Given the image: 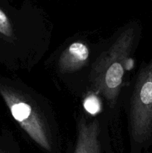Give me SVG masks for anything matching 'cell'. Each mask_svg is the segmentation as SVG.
<instances>
[{"instance_id":"5b68a950","label":"cell","mask_w":152,"mask_h":153,"mask_svg":"<svg viewBox=\"0 0 152 153\" xmlns=\"http://www.w3.org/2000/svg\"><path fill=\"white\" fill-rule=\"evenodd\" d=\"M88 41L80 38L68 42L60 50L54 62L55 73L63 84L67 85L70 78H78L79 87L83 85L82 95H84L91 64L98 53L94 55Z\"/></svg>"},{"instance_id":"8992f818","label":"cell","mask_w":152,"mask_h":153,"mask_svg":"<svg viewBox=\"0 0 152 153\" xmlns=\"http://www.w3.org/2000/svg\"><path fill=\"white\" fill-rule=\"evenodd\" d=\"M83 108L88 114L92 116L98 114L101 110V101L99 100V97L93 94H86L83 102Z\"/></svg>"},{"instance_id":"7a4b0ae2","label":"cell","mask_w":152,"mask_h":153,"mask_svg":"<svg viewBox=\"0 0 152 153\" xmlns=\"http://www.w3.org/2000/svg\"><path fill=\"white\" fill-rule=\"evenodd\" d=\"M0 96L30 140L44 153H61V127L47 97L19 79L1 78Z\"/></svg>"},{"instance_id":"277c9868","label":"cell","mask_w":152,"mask_h":153,"mask_svg":"<svg viewBox=\"0 0 152 153\" xmlns=\"http://www.w3.org/2000/svg\"><path fill=\"white\" fill-rule=\"evenodd\" d=\"M110 136V121L105 112L94 117L80 109L75 117V138L71 153H107Z\"/></svg>"},{"instance_id":"3957f363","label":"cell","mask_w":152,"mask_h":153,"mask_svg":"<svg viewBox=\"0 0 152 153\" xmlns=\"http://www.w3.org/2000/svg\"><path fill=\"white\" fill-rule=\"evenodd\" d=\"M122 106L131 153H141L152 139V58L142 62L126 88Z\"/></svg>"},{"instance_id":"6da1fadb","label":"cell","mask_w":152,"mask_h":153,"mask_svg":"<svg viewBox=\"0 0 152 153\" xmlns=\"http://www.w3.org/2000/svg\"><path fill=\"white\" fill-rule=\"evenodd\" d=\"M141 37L139 24L128 23L118 30L95 55L85 86L84 95L93 94L103 100L110 126H114L122 107L127 72Z\"/></svg>"},{"instance_id":"52a82bcc","label":"cell","mask_w":152,"mask_h":153,"mask_svg":"<svg viewBox=\"0 0 152 153\" xmlns=\"http://www.w3.org/2000/svg\"><path fill=\"white\" fill-rule=\"evenodd\" d=\"M0 153H21L19 147L16 142H13L9 146H1L0 145Z\"/></svg>"}]
</instances>
